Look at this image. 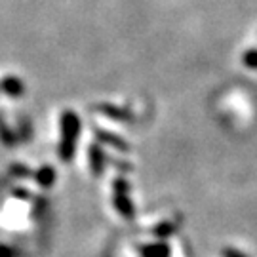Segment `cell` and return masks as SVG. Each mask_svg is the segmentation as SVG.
<instances>
[{
  "label": "cell",
  "mask_w": 257,
  "mask_h": 257,
  "mask_svg": "<svg viewBox=\"0 0 257 257\" xmlns=\"http://www.w3.org/2000/svg\"><path fill=\"white\" fill-rule=\"evenodd\" d=\"M244 65L249 69H257V50H249L248 54L244 55Z\"/></svg>",
  "instance_id": "cell-1"
},
{
  "label": "cell",
  "mask_w": 257,
  "mask_h": 257,
  "mask_svg": "<svg viewBox=\"0 0 257 257\" xmlns=\"http://www.w3.org/2000/svg\"><path fill=\"white\" fill-rule=\"evenodd\" d=\"M225 257H244V255L238 253V251H234V249H229V251H225Z\"/></svg>",
  "instance_id": "cell-2"
}]
</instances>
